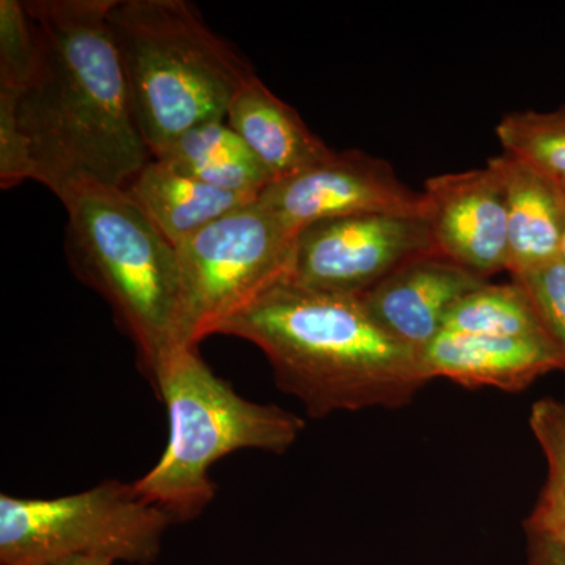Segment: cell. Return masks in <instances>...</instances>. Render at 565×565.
Listing matches in <instances>:
<instances>
[{
    "label": "cell",
    "instance_id": "obj_1",
    "mask_svg": "<svg viewBox=\"0 0 565 565\" xmlns=\"http://www.w3.org/2000/svg\"><path fill=\"white\" fill-rule=\"evenodd\" d=\"M115 0L25 2L40 44L35 79L18 121L31 141L36 182L54 195L77 180L125 189L152 158L134 118L110 28Z\"/></svg>",
    "mask_w": 565,
    "mask_h": 565
},
{
    "label": "cell",
    "instance_id": "obj_2",
    "mask_svg": "<svg viewBox=\"0 0 565 565\" xmlns=\"http://www.w3.org/2000/svg\"><path fill=\"white\" fill-rule=\"evenodd\" d=\"M218 334L262 349L282 392L308 415L399 408L430 382L423 355L386 332L360 297L281 281Z\"/></svg>",
    "mask_w": 565,
    "mask_h": 565
},
{
    "label": "cell",
    "instance_id": "obj_3",
    "mask_svg": "<svg viewBox=\"0 0 565 565\" xmlns=\"http://www.w3.org/2000/svg\"><path fill=\"white\" fill-rule=\"evenodd\" d=\"M109 21L152 158L189 129L225 120L234 95L255 76L185 0H115Z\"/></svg>",
    "mask_w": 565,
    "mask_h": 565
},
{
    "label": "cell",
    "instance_id": "obj_4",
    "mask_svg": "<svg viewBox=\"0 0 565 565\" xmlns=\"http://www.w3.org/2000/svg\"><path fill=\"white\" fill-rule=\"evenodd\" d=\"M58 200L68 212L66 252L73 273L109 303L152 385L178 349L177 247L125 189L77 180Z\"/></svg>",
    "mask_w": 565,
    "mask_h": 565
},
{
    "label": "cell",
    "instance_id": "obj_5",
    "mask_svg": "<svg viewBox=\"0 0 565 565\" xmlns=\"http://www.w3.org/2000/svg\"><path fill=\"white\" fill-rule=\"evenodd\" d=\"M151 386L167 408L169 441L134 487L174 523L199 519L214 501L215 463L247 449L282 455L305 430L299 415L237 393L207 366L199 348L174 349Z\"/></svg>",
    "mask_w": 565,
    "mask_h": 565
},
{
    "label": "cell",
    "instance_id": "obj_6",
    "mask_svg": "<svg viewBox=\"0 0 565 565\" xmlns=\"http://www.w3.org/2000/svg\"><path fill=\"white\" fill-rule=\"evenodd\" d=\"M172 516L148 503L134 482L107 479L54 498L0 494V565H43L74 555L150 565Z\"/></svg>",
    "mask_w": 565,
    "mask_h": 565
},
{
    "label": "cell",
    "instance_id": "obj_7",
    "mask_svg": "<svg viewBox=\"0 0 565 565\" xmlns=\"http://www.w3.org/2000/svg\"><path fill=\"white\" fill-rule=\"evenodd\" d=\"M297 234L259 200L181 245L178 348H199L291 273Z\"/></svg>",
    "mask_w": 565,
    "mask_h": 565
},
{
    "label": "cell",
    "instance_id": "obj_8",
    "mask_svg": "<svg viewBox=\"0 0 565 565\" xmlns=\"http://www.w3.org/2000/svg\"><path fill=\"white\" fill-rule=\"evenodd\" d=\"M437 253L424 218L351 215L311 223L294 241L288 281L360 297L404 264Z\"/></svg>",
    "mask_w": 565,
    "mask_h": 565
},
{
    "label": "cell",
    "instance_id": "obj_9",
    "mask_svg": "<svg viewBox=\"0 0 565 565\" xmlns=\"http://www.w3.org/2000/svg\"><path fill=\"white\" fill-rule=\"evenodd\" d=\"M294 233L326 218L399 215L426 218L423 192L405 185L385 159L333 151L305 172L274 182L259 196Z\"/></svg>",
    "mask_w": 565,
    "mask_h": 565
},
{
    "label": "cell",
    "instance_id": "obj_10",
    "mask_svg": "<svg viewBox=\"0 0 565 565\" xmlns=\"http://www.w3.org/2000/svg\"><path fill=\"white\" fill-rule=\"evenodd\" d=\"M426 221L438 255L478 277L508 270V210L500 170L446 173L424 184Z\"/></svg>",
    "mask_w": 565,
    "mask_h": 565
},
{
    "label": "cell",
    "instance_id": "obj_11",
    "mask_svg": "<svg viewBox=\"0 0 565 565\" xmlns=\"http://www.w3.org/2000/svg\"><path fill=\"white\" fill-rule=\"evenodd\" d=\"M482 282L484 278L433 253L404 264L360 299L386 332L423 353L444 333L455 305Z\"/></svg>",
    "mask_w": 565,
    "mask_h": 565
},
{
    "label": "cell",
    "instance_id": "obj_12",
    "mask_svg": "<svg viewBox=\"0 0 565 565\" xmlns=\"http://www.w3.org/2000/svg\"><path fill=\"white\" fill-rule=\"evenodd\" d=\"M430 381L445 377L467 388L522 392L535 379L565 371V356L548 334L471 337L441 333L423 353Z\"/></svg>",
    "mask_w": 565,
    "mask_h": 565
},
{
    "label": "cell",
    "instance_id": "obj_13",
    "mask_svg": "<svg viewBox=\"0 0 565 565\" xmlns=\"http://www.w3.org/2000/svg\"><path fill=\"white\" fill-rule=\"evenodd\" d=\"M492 162L504 182L508 270L512 277L561 259L565 234V185L511 154Z\"/></svg>",
    "mask_w": 565,
    "mask_h": 565
},
{
    "label": "cell",
    "instance_id": "obj_14",
    "mask_svg": "<svg viewBox=\"0 0 565 565\" xmlns=\"http://www.w3.org/2000/svg\"><path fill=\"white\" fill-rule=\"evenodd\" d=\"M225 120L262 162L273 184L305 172L333 152L305 125L299 111L275 96L256 74L234 95Z\"/></svg>",
    "mask_w": 565,
    "mask_h": 565
},
{
    "label": "cell",
    "instance_id": "obj_15",
    "mask_svg": "<svg viewBox=\"0 0 565 565\" xmlns=\"http://www.w3.org/2000/svg\"><path fill=\"white\" fill-rule=\"evenodd\" d=\"M125 191L174 247L218 218L256 202L195 180L158 158L145 163Z\"/></svg>",
    "mask_w": 565,
    "mask_h": 565
},
{
    "label": "cell",
    "instance_id": "obj_16",
    "mask_svg": "<svg viewBox=\"0 0 565 565\" xmlns=\"http://www.w3.org/2000/svg\"><path fill=\"white\" fill-rule=\"evenodd\" d=\"M154 158L195 180L250 199L258 200L273 184L262 162L226 120L189 129Z\"/></svg>",
    "mask_w": 565,
    "mask_h": 565
},
{
    "label": "cell",
    "instance_id": "obj_17",
    "mask_svg": "<svg viewBox=\"0 0 565 565\" xmlns=\"http://www.w3.org/2000/svg\"><path fill=\"white\" fill-rule=\"evenodd\" d=\"M444 333L471 337H537L548 334L533 300L519 281L481 286L465 294L445 322ZM550 337V334H548Z\"/></svg>",
    "mask_w": 565,
    "mask_h": 565
},
{
    "label": "cell",
    "instance_id": "obj_18",
    "mask_svg": "<svg viewBox=\"0 0 565 565\" xmlns=\"http://www.w3.org/2000/svg\"><path fill=\"white\" fill-rule=\"evenodd\" d=\"M530 426L546 459V481L526 535H539L565 546V403L545 397L531 408Z\"/></svg>",
    "mask_w": 565,
    "mask_h": 565
},
{
    "label": "cell",
    "instance_id": "obj_19",
    "mask_svg": "<svg viewBox=\"0 0 565 565\" xmlns=\"http://www.w3.org/2000/svg\"><path fill=\"white\" fill-rule=\"evenodd\" d=\"M505 154L565 184V106L552 111H514L497 126Z\"/></svg>",
    "mask_w": 565,
    "mask_h": 565
},
{
    "label": "cell",
    "instance_id": "obj_20",
    "mask_svg": "<svg viewBox=\"0 0 565 565\" xmlns=\"http://www.w3.org/2000/svg\"><path fill=\"white\" fill-rule=\"evenodd\" d=\"M40 66V44L25 2H0V87L24 92Z\"/></svg>",
    "mask_w": 565,
    "mask_h": 565
},
{
    "label": "cell",
    "instance_id": "obj_21",
    "mask_svg": "<svg viewBox=\"0 0 565 565\" xmlns=\"http://www.w3.org/2000/svg\"><path fill=\"white\" fill-rule=\"evenodd\" d=\"M20 90L0 87V185L11 189L28 180L36 181L31 141L18 121Z\"/></svg>",
    "mask_w": 565,
    "mask_h": 565
},
{
    "label": "cell",
    "instance_id": "obj_22",
    "mask_svg": "<svg viewBox=\"0 0 565 565\" xmlns=\"http://www.w3.org/2000/svg\"><path fill=\"white\" fill-rule=\"evenodd\" d=\"M514 280L525 288L546 333L565 356V263L557 259Z\"/></svg>",
    "mask_w": 565,
    "mask_h": 565
},
{
    "label": "cell",
    "instance_id": "obj_23",
    "mask_svg": "<svg viewBox=\"0 0 565 565\" xmlns=\"http://www.w3.org/2000/svg\"><path fill=\"white\" fill-rule=\"evenodd\" d=\"M525 565H565V546L539 535H527Z\"/></svg>",
    "mask_w": 565,
    "mask_h": 565
},
{
    "label": "cell",
    "instance_id": "obj_24",
    "mask_svg": "<svg viewBox=\"0 0 565 565\" xmlns=\"http://www.w3.org/2000/svg\"><path fill=\"white\" fill-rule=\"evenodd\" d=\"M115 561L104 555H74L61 557L43 565H114Z\"/></svg>",
    "mask_w": 565,
    "mask_h": 565
},
{
    "label": "cell",
    "instance_id": "obj_25",
    "mask_svg": "<svg viewBox=\"0 0 565 565\" xmlns=\"http://www.w3.org/2000/svg\"><path fill=\"white\" fill-rule=\"evenodd\" d=\"M561 259H563V262L565 263V234H564V241H563V250H561Z\"/></svg>",
    "mask_w": 565,
    "mask_h": 565
}]
</instances>
